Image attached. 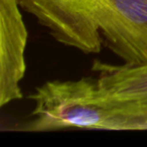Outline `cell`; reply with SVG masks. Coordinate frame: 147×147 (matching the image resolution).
I'll return each mask as SVG.
<instances>
[{"label": "cell", "mask_w": 147, "mask_h": 147, "mask_svg": "<svg viewBox=\"0 0 147 147\" xmlns=\"http://www.w3.org/2000/svg\"><path fill=\"white\" fill-rule=\"evenodd\" d=\"M18 0H0V106L22 98L19 86L26 71V26Z\"/></svg>", "instance_id": "3957f363"}, {"label": "cell", "mask_w": 147, "mask_h": 147, "mask_svg": "<svg viewBox=\"0 0 147 147\" xmlns=\"http://www.w3.org/2000/svg\"><path fill=\"white\" fill-rule=\"evenodd\" d=\"M100 95L120 108L147 113V63L137 65H111L94 61Z\"/></svg>", "instance_id": "277c9868"}, {"label": "cell", "mask_w": 147, "mask_h": 147, "mask_svg": "<svg viewBox=\"0 0 147 147\" xmlns=\"http://www.w3.org/2000/svg\"><path fill=\"white\" fill-rule=\"evenodd\" d=\"M34 102L23 131L45 132L67 128L147 130V113L120 108L100 95L97 78L49 81L28 96Z\"/></svg>", "instance_id": "7a4b0ae2"}, {"label": "cell", "mask_w": 147, "mask_h": 147, "mask_svg": "<svg viewBox=\"0 0 147 147\" xmlns=\"http://www.w3.org/2000/svg\"><path fill=\"white\" fill-rule=\"evenodd\" d=\"M49 34L84 53L102 43L124 63H147V0H18Z\"/></svg>", "instance_id": "6da1fadb"}]
</instances>
